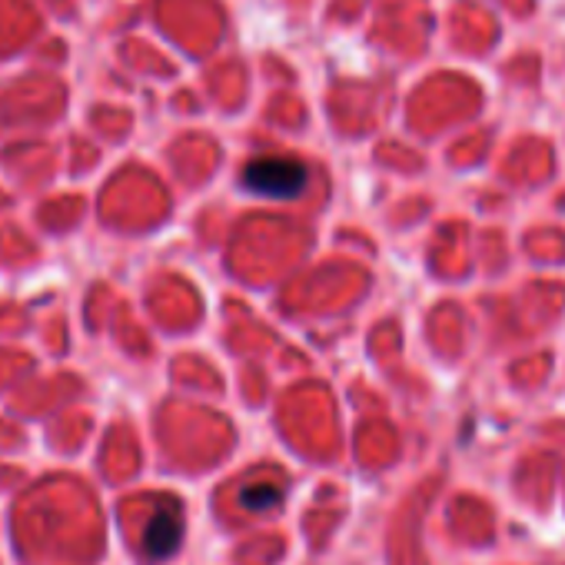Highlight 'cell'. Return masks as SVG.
I'll return each instance as SVG.
<instances>
[{
    "label": "cell",
    "mask_w": 565,
    "mask_h": 565,
    "mask_svg": "<svg viewBox=\"0 0 565 565\" xmlns=\"http://www.w3.org/2000/svg\"><path fill=\"white\" fill-rule=\"evenodd\" d=\"M310 170L303 160L294 157H259L243 170V186L256 196L294 200L307 190Z\"/></svg>",
    "instance_id": "6da1fadb"
},
{
    "label": "cell",
    "mask_w": 565,
    "mask_h": 565,
    "mask_svg": "<svg viewBox=\"0 0 565 565\" xmlns=\"http://www.w3.org/2000/svg\"><path fill=\"white\" fill-rule=\"evenodd\" d=\"M180 539H183V515H180V505L173 499H167L153 512L150 525L143 529V555L147 558H167L177 552Z\"/></svg>",
    "instance_id": "7a4b0ae2"
},
{
    "label": "cell",
    "mask_w": 565,
    "mask_h": 565,
    "mask_svg": "<svg viewBox=\"0 0 565 565\" xmlns=\"http://www.w3.org/2000/svg\"><path fill=\"white\" fill-rule=\"evenodd\" d=\"M239 502H243V509H249V512L276 509V505L282 502V486H279V482H269V479L249 482V486H243Z\"/></svg>",
    "instance_id": "3957f363"
}]
</instances>
